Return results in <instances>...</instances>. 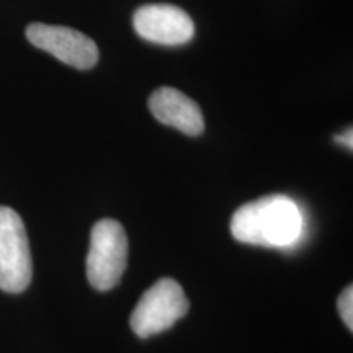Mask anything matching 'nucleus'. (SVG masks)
<instances>
[{"label":"nucleus","mask_w":353,"mask_h":353,"mask_svg":"<svg viewBox=\"0 0 353 353\" xmlns=\"http://www.w3.org/2000/svg\"><path fill=\"white\" fill-rule=\"evenodd\" d=\"M303 231L301 210L285 195L262 196L242 205L231 219L234 239L250 245L290 249L301 239Z\"/></svg>","instance_id":"1"},{"label":"nucleus","mask_w":353,"mask_h":353,"mask_svg":"<svg viewBox=\"0 0 353 353\" xmlns=\"http://www.w3.org/2000/svg\"><path fill=\"white\" fill-rule=\"evenodd\" d=\"M128 262L125 228L114 219H100L90 234L87 255V278L99 291H108L120 283Z\"/></svg>","instance_id":"2"},{"label":"nucleus","mask_w":353,"mask_h":353,"mask_svg":"<svg viewBox=\"0 0 353 353\" xmlns=\"http://www.w3.org/2000/svg\"><path fill=\"white\" fill-rule=\"evenodd\" d=\"M188 307L182 286L172 278H162L136 304L130 319L132 332L141 339L164 332L187 314Z\"/></svg>","instance_id":"3"},{"label":"nucleus","mask_w":353,"mask_h":353,"mask_svg":"<svg viewBox=\"0 0 353 353\" xmlns=\"http://www.w3.org/2000/svg\"><path fill=\"white\" fill-rule=\"evenodd\" d=\"M33 262L20 214L0 206V290L21 293L32 283Z\"/></svg>","instance_id":"4"},{"label":"nucleus","mask_w":353,"mask_h":353,"mask_svg":"<svg viewBox=\"0 0 353 353\" xmlns=\"http://www.w3.org/2000/svg\"><path fill=\"white\" fill-rule=\"evenodd\" d=\"M26 38L33 46L76 69H90L99 61V48L94 39L68 26L32 23L26 26Z\"/></svg>","instance_id":"5"},{"label":"nucleus","mask_w":353,"mask_h":353,"mask_svg":"<svg viewBox=\"0 0 353 353\" xmlns=\"http://www.w3.org/2000/svg\"><path fill=\"white\" fill-rule=\"evenodd\" d=\"M132 23L141 38L165 46L185 44L195 34V25L188 13L170 3L139 7L132 17Z\"/></svg>","instance_id":"6"},{"label":"nucleus","mask_w":353,"mask_h":353,"mask_svg":"<svg viewBox=\"0 0 353 353\" xmlns=\"http://www.w3.org/2000/svg\"><path fill=\"white\" fill-rule=\"evenodd\" d=\"M149 110L159 121L182 131L183 134L198 136L205 130L201 108L183 92L172 87L154 90L149 99Z\"/></svg>","instance_id":"7"},{"label":"nucleus","mask_w":353,"mask_h":353,"mask_svg":"<svg viewBox=\"0 0 353 353\" xmlns=\"http://www.w3.org/2000/svg\"><path fill=\"white\" fill-rule=\"evenodd\" d=\"M339 312H341L343 324L347 325L348 330H353V290L352 285L347 286L345 290L342 291V294L339 296L337 301Z\"/></svg>","instance_id":"8"},{"label":"nucleus","mask_w":353,"mask_h":353,"mask_svg":"<svg viewBox=\"0 0 353 353\" xmlns=\"http://www.w3.org/2000/svg\"><path fill=\"white\" fill-rule=\"evenodd\" d=\"M353 132H352V128H348V130H345V131H342L341 134H337V136H334V141L337 144H341V145H343V148H348L352 151V148H353Z\"/></svg>","instance_id":"9"}]
</instances>
